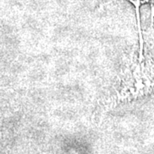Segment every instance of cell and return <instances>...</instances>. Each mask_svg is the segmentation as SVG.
Instances as JSON below:
<instances>
[{"mask_svg":"<svg viewBox=\"0 0 154 154\" xmlns=\"http://www.w3.org/2000/svg\"><path fill=\"white\" fill-rule=\"evenodd\" d=\"M130 2H132L133 4L135 5L136 8V14H137V20H138V27H139V33H140V57L142 56V35H141V30H140V16H139V8L140 5L144 3V2H146L148 0H129Z\"/></svg>","mask_w":154,"mask_h":154,"instance_id":"1","label":"cell"}]
</instances>
